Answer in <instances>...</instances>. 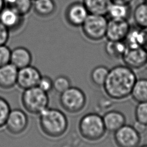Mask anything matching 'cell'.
Returning a JSON list of instances; mask_svg holds the SVG:
<instances>
[{
	"mask_svg": "<svg viewBox=\"0 0 147 147\" xmlns=\"http://www.w3.org/2000/svg\"><path fill=\"white\" fill-rule=\"evenodd\" d=\"M4 3L5 6L25 16L32 9L33 0H4Z\"/></svg>",
	"mask_w": 147,
	"mask_h": 147,
	"instance_id": "cb8c5ba5",
	"label": "cell"
},
{
	"mask_svg": "<svg viewBox=\"0 0 147 147\" xmlns=\"http://www.w3.org/2000/svg\"><path fill=\"white\" fill-rule=\"evenodd\" d=\"M38 115L40 128L46 136L53 138H59L67 131L68 118L59 109L48 107Z\"/></svg>",
	"mask_w": 147,
	"mask_h": 147,
	"instance_id": "7a4b0ae2",
	"label": "cell"
},
{
	"mask_svg": "<svg viewBox=\"0 0 147 147\" xmlns=\"http://www.w3.org/2000/svg\"><path fill=\"white\" fill-rule=\"evenodd\" d=\"M132 17L134 24L141 28H147V4L141 2L133 10Z\"/></svg>",
	"mask_w": 147,
	"mask_h": 147,
	"instance_id": "d4e9b609",
	"label": "cell"
},
{
	"mask_svg": "<svg viewBox=\"0 0 147 147\" xmlns=\"http://www.w3.org/2000/svg\"><path fill=\"white\" fill-rule=\"evenodd\" d=\"M53 82V90L59 93L64 92L71 86V82L68 77L65 75H59L56 76Z\"/></svg>",
	"mask_w": 147,
	"mask_h": 147,
	"instance_id": "4316f807",
	"label": "cell"
},
{
	"mask_svg": "<svg viewBox=\"0 0 147 147\" xmlns=\"http://www.w3.org/2000/svg\"><path fill=\"white\" fill-rule=\"evenodd\" d=\"M109 70L110 69L104 65H99L94 67L90 73L91 83L97 87H103Z\"/></svg>",
	"mask_w": 147,
	"mask_h": 147,
	"instance_id": "603a6c76",
	"label": "cell"
},
{
	"mask_svg": "<svg viewBox=\"0 0 147 147\" xmlns=\"http://www.w3.org/2000/svg\"><path fill=\"white\" fill-rule=\"evenodd\" d=\"M133 10L131 4L111 2L106 16L108 19L129 21L132 16Z\"/></svg>",
	"mask_w": 147,
	"mask_h": 147,
	"instance_id": "e0dca14e",
	"label": "cell"
},
{
	"mask_svg": "<svg viewBox=\"0 0 147 147\" xmlns=\"http://www.w3.org/2000/svg\"><path fill=\"white\" fill-rule=\"evenodd\" d=\"M138 147H147V144H145V145H140Z\"/></svg>",
	"mask_w": 147,
	"mask_h": 147,
	"instance_id": "e575fe53",
	"label": "cell"
},
{
	"mask_svg": "<svg viewBox=\"0 0 147 147\" xmlns=\"http://www.w3.org/2000/svg\"><path fill=\"white\" fill-rule=\"evenodd\" d=\"M123 41L127 48L143 47L144 42L143 28H141L136 25H131Z\"/></svg>",
	"mask_w": 147,
	"mask_h": 147,
	"instance_id": "d6986e66",
	"label": "cell"
},
{
	"mask_svg": "<svg viewBox=\"0 0 147 147\" xmlns=\"http://www.w3.org/2000/svg\"><path fill=\"white\" fill-rule=\"evenodd\" d=\"M37 86L42 91L48 94L53 90V79L47 75H41Z\"/></svg>",
	"mask_w": 147,
	"mask_h": 147,
	"instance_id": "f1b7e54d",
	"label": "cell"
},
{
	"mask_svg": "<svg viewBox=\"0 0 147 147\" xmlns=\"http://www.w3.org/2000/svg\"><path fill=\"white\" fill-rule=\"evenodd\" d=\"M5 7V3L4 0H0V12Z\"/></svg>",
	"mask_w": 147,
	"mask_h": 147,
	"instance_id": "836d02e7",
	"label": "cell"
},
{
	"mask_svg": "<svg viewBox=\"0 0 147 147\" xmlns=\"http://www.w3.org/2000/svg\"><path fill=\"white\" fill-rule=\"evenodd\" d=\"M121 59L133 70L140 69L147 65V51L143 47L126 48Z\"/></svg>",
	"mask_w": 147,
	"mask_h": 147,
	"instance_id": "9c48e42d",
	"label": "cell"
},
{
	"mask_svg": "<svg viewBox=\"0 0 147 147\" xmlns=\"http://www.w3.org/2000/svg\"><path fill=\"white\" fill-rule=\"evenodd\" d=\"M130 96L137 103L147 102V78H137Z\"/></svg>",
	"mask_w": 147,
	"mask_h": 147,
	"instance_id": "7402d4cb",
	"label": "cell"
},
{
	"mask_svg": "<svg viewBox=\"0 0 147 147\" xmlns=\"http://www.w3.org/2000/svg\"><path fill=\"white\" fill-rule=\"evenodd\" d=\"M112 2L124 3V4H131L133 0H111Z\"/></svg>",
	"mask_w": 147,
	"mask_h": 147,
	"instance_id": "d6a6232c",
	"label": "cell"
},
{
	"mask_svg": "<svg viewBox=\"0 0 147 147\" xmlns=\"http://www.w3.org/2000/svg\"><path fill=\"white\" fill-rule=\"evenodd\" d=\"M32 55L24 47H17L11 50L10 63L17 68L20 69L31 65Z\"/></svg>",
	"mask_w": 147,
	"mask_h": 147,
	"instance_id": "2e32d148",
	"label": "cell"
},
{
	"mask_svg": "<svg viewBox=\"0 0 147 147\" xmlns=\"http://www.w3.org/2000/svg\"><path fill=\"white\" fill-rule=\"evenodd\" d=\"M11 49L6 45H0V67L10 63Z\"/></svg>",
	"mask_w": 147,
	"mask_h": 147,
	"instance_id": "f546056e",
	"label": "cell"
},
{
	"mask_svg": "<svg viewBox=\"0 0 147 147\" xmlns=\"http://www.w3.org/2000/svg\"><path fill=\"white\" fill-rule=\"evenodd\" d=\"M10 110L9 102L5 98L0 96V129L5 126Z\"/></svg>",
	"mask_w": 147,
	"mask_h": 147,
	"instance_id": "83f0119b",
	"label": "cell"
},
{
	"mask_svg": "<svg viewBox=\"0 0 147 147\" xmlns=\"http://www.w3.org/2000/svg\"><path fill=\"white\" fill-rule=\"evenodd\" d=\"M25 16L5 6L0 12V22L10 32L18 30L24 22Z\"/></svg>",
	"mask_w": 147,
	"mask_h": 147,
	"instance_id": "4fadbf2b",
	"label": "cell"
},
{
	"mask_svg": "<svg viewBox=\"0 0 147 147\" xmlns=\"http://www.w3.org/2000/svg\"><path fill=\"white\" fill-rule=\"evenodd\" d=\"M144 33V42L143 45V48L147 51V28H143Z\"/></svg>",
	"mask_w": 147,
	"mask_h": 147,
	"instance_id": "1f68e13d",
	"label": "cell"
},
{
	"mask_svg": "<svg viewBox=\"0 0 147 147\" xmlns=\"http://www.w3.org/2000/svg\"><path fill=\"white\" fill-rule=\"evenodd\" d=\"M78 130L85 140L96 142L101 140L107 132L102 116L96 113H89L79 120Z\"/></svg>",
	"mask_w": 147,
	"mask_h": 147,
	"instance_id": "3957f363",
	"label": "cell"
},
{
	"mask_svg": "<svg viewBox=\"0 0 147 147\" xmlns=\"http://www.w3.org/2000/svg\"><path fill=\"white\" fill-rule=\"evenodd\" d=\"M29 125V118L22 110L14 109L11 110L5 123L7 131L14 136L22 134L27 129Z\"/></svg>",
	"mask_w": 147,
	"mask_h": 147,
	"instance_id": "ba28073f",
	"label": "cell"
},
{
	"mask_svg": "<svg viewBox=\"0 0 147 147\" xmlns=\"http://www.w3.org/2000/svg\"><path fill=\"white\" fill-rule=\"evenodd\" d=\"M136 122L147 127V102L137 103L134 110Z\"/></svg>",
	"mask_w": 147,
	"mask_h": 147,
	"instance_id": "484cf974",
	"label": "cell"
},
{
	"mask_svg": "<svg viewBox=\"0 0 147 147\" xmlns=\"http://www.w3.org/2000/svg\"><path fill=\"white\" fill-rule=\"evenodd\" d=\"M10 31L0 22V45H6L9 39Z\"/></svg>",
	"mask_w": 147,
	"mask_h": 147,
	"instance_id": "4dcf8cb0",
	"label": "cell"
},
{
	"mask_svg": "<svg viewBox=\"0 0 147 147\" xmlns=\"http://www.w3.org/2000/svg\"><path fill=\"white\" fill-rule=\"evenodd\" d=\"M90 14L106 15L111 0H82Z\"/></svg>",
	"mask_w": 147,
	"mask_h": 147,
	"instance_id": "ffe728a7",
	"label": "cell"
},
{
	"mask_svg": "<svg viewBox=\"0 0 147 147\" xmlns=\"http://www.w3.org/2000/svg\"><path fill=\"white\" fill-rule=\"evenodd\" d=\"M18 70L10 63L0 67V88L9 90L17 85Z\"/></svg>",
	"mask_w": 147,
	"mask_h": 147,
	"instance_id": "9a60e30c",
	"label": "cell"
},
{
	"mask_svg": "<svg viewBox=\"0 0 147 147\" xmlns=\"http://www.w3.org/2000/svg\"><path fill=\"white\" fill-rule=\"evenodd\" d=\"M126 48L123 41H113L107 40L105 46V51L110 59L118 60L122 59Z\"/></svg>",
	"mask_w": 147,
	"mask_h": 147,
	"instance_id": "44dd1931",
	"label": "cell"
},
{
	"mask_svg": "<svg viewBox=\"0 0 147 147\" xmlns=\"http://www.w3.org/2000/svg\"><path fill=\"white\" fill-rule=\"evenodd\" d=\"M32 10L38 17L47 18L52 16L56 10L55 0H33Z\"/></svg>",
	"mask_w": 147,
	"mask_h": 147,
	"instance_id": "ac0fdd59",
	"label": "cell"
},
{
	"mask_svg": "<svg viewBox=\"0 0 147 147\" xmlns=\"http://www.w3.org/2000/svg\"><path fill=\"white\" fill-rule=\"evenodd\" d=\"M142 2H144V3L147 4V0H142Z\"/></svg>",
	"mask_w": 147,
	"mask_h": 147,
	"instance_id": "d590c367",
	"label": "cell"
},
{
	"mask_svg": "<svg viewBox=\"0 0 147 147\" xmlns=\"http://www.w3.org/2000/svg\"><path fill=\"white\" fill-rule=\"evenodd\" d=\"M130 26L128 20L108 19L105 38L109 41H124Z\"/></svg>",
	"mask_w": 147,
	"mask_h": 147,
	"instance_id": "7c38bea8",
	"label": "cell"
},
{
	"mask_svg": "<svg viewBox=\"0 0 147 147\" xmlns=\"http://www.w3.org/2000/svg\"><path fill=\"white\" fill-rule=\"evenodd\" d=\"M102 118L106 130L110 133H114L126 123V118L124 114L116 110L106 111Z\"/></svg>",
	"mask_w": 147,
	"mask_h": 147,
	"instance_id": "5bb4252c",
	"label": "cell"
},
{
	"mask_svg": "<svg viewBox=\"0 0 147 147\" xmlns=\"http://www.w3.org/2000/svg\"><path fill=\"white\" fill-rule=\"evenodd\" d=\"M41 76L40 71L31 65L18 69L17 86L21 89L26 90L37 86Z\"/></svg>",
	"mask_w": 147,
	"mask_h": 147,
	"instance_id": "8fae6325",
	"label": "cell"
},
{
	"mask_svg": "<svg viewBox=\"0 0 147 147\" xmlns=\"http://www.w3.org/2000/svg\"><path fill=\"white\" fill-rule=\"evenodd\" d=\"M107 22L105 15L89 14L81 26L82 32L90 41H100L105 38Z\"/></svg>",
	"mask_w": 147,
	"mask_h": 147,
	"instance_id": "8992f818",
	"label": "cell"
},
{
	"mask_svg": "<svg viewBox=\"0 0 147 147\" xmlns=\"http://www.w3.org/2000/svg\"><path fill=\"white\" fill-rule=\"evenodd\" d=\"M113 135L115 144L117 147H138L141 141V134L134 125L125 124Z\"/></svg>",
	"mask_w": 147,
	"mask_h": 147,
	"instance_id": "52a82bcc",
	"label": "cell"
},
{
	"mask_svg": "<svg viewBox=\"0 0 147 147\" xmlns=\"http://www.w3.org/2000/svg\"><path fill=\"white\" fill-rule=\"evenodd\" d=\"M21 101L26 112L32 115H39L48 107L49 98L48 94L36 86L24 90Z\"/></svg>",
	"mask_w": 147,
	"mask_h": 147,
	"instance_id": "277c9868",
	"label": "cell"
},
{
	"mask_svg": "<svg viewBox=\"0 0 147 147\" xmlns=\"http://www.w3.org/2000/svg\"><path fill=\"white\" fill-rule=\"evenodd\" d=\"M137 79L134 70L125 64L117 65L110 69L102 88L109 98L122 100L130 96Z\"/></svg>",
	"mask_w": 147,
	"mask_h": 147,
	"instance_id": "6da1fadb",
	"label": "cell"
},
{
	"mask_svg": "<svg viewBox=\"0 0 147 147\" xmlns=\"http://www.w3.org/2000/svg\"><path fill=\"white\" fill-rule=\"evenodd\" d=\"M89 14L82 2L75 1L67 6L65 10L64 17L70 26L81 27Z\"/></svg>",
	"mask_w": 147,
	"mask_h": 147,
	"instance_id": "30bf717a",
	"label": "cell"
},
{
	"mask_svg": "<svg viewBox=\"0 0 147 147\" xmlns=\"http://www.w3.org/2000/svg\"><path fill=\"white\" fill-rule=\"evenodd\" d=\"M59 102L61 108L71 114H78L84 110L87 104V96L79 87L71 86L60 94Z\"/></svg>",
	"mask_w": 147,
	"mask_h": 147,
	"instance_id": "5b68a950",
	"label": "cell"
}]
</instances>
